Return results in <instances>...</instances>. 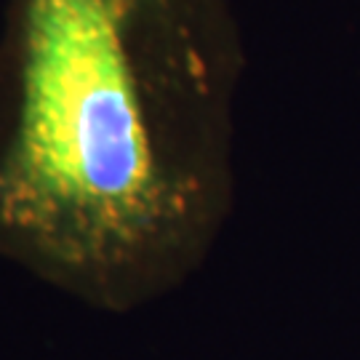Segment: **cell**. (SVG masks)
Segmentation results:
<instances>
[{"label":"cell","mask_w":360,"mask_h":360,"mask_svg":"<svg viewBox=\"0 0 360 360\" xmlns=\"http://www.w3.org/2000/svg\"><path fill=\"white\" fill-rule=\"evenodd\" d=\"M221 0H6L0 259L107 312L174 291L230 203Z\"/></svg>","instance_id":"obj_1"}]
</instances>
